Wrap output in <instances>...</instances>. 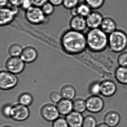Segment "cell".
I'll use <instances>...</instances> for the list:
<instances>
[{
	"label": "cell",
	"instance_id": "603a6c76",
	"mask_svg": "<svg viewBox=\"0 0 127 127\" xmlns=\"http://www.w3.org/2000/svg\"><path fill=\"white\" fill-rule=\"evenodd\" d=\"M33 101V98L32 94L28 93H24L18 98L19 104L28 107L30 106Z\"/></svg>",
	"mask_w": 127,
	"mask_h": 127
},
{
	"label": "cell",
	"instance_id": "6da1fadb",
	"mask_svg": "<svg viewBox=\"0 0 127 127\" xmlns=\"http://www.w3.org/2000/svg\"><path fill=\"white\" fill-rule=\"evenodd\" d=\"M61 43L64 51L69 55H78L87 48L86 35L72 30L64 33Z\"/></svg>",
	"mask_w": 127,
	"mask_h": 127
},
{
	"label": "cell",
	"instance_id": "cb8c5ba5",
	"mask_svg": "<svg viewBox=\"0 0 127 127\" xmlns=\"http://www.w3.org/2000/svg\"><path fill=\"white\" fill-rule=\"evenodd\" d=\"M78 15L86 18L93 11L90 6L85 2L79 3L77 6Z\"/></svg>",
	"mask_w": 127,
	"mask_h": 127
},
{
	"label": "cell",
	"instance_id": "ffe728a7",
	"mask_svg": "<svg viewBox=\"0 0 127 127\" xmlns=\"http://www.w3.org/2000/svg\"><path fill=\"white\" fill-rule=\"evenodd\" d=\"M60 94L63 98L72 100L75 96L76 92L73 87L67 85L62 88Z\"/></svg>",
	"mask_w": 127,
	"mask_h": 127
},
{
	"label": "cell",
	"instance_id": "8fae6325",
	"mask_svg": "<svg viewBox=\"0 0 127 127\" xmlns=\"http://www.w3.org/2000/svg\"><path fill=\"white\" fill-rule=\"evenodd\" d=\"M104 17L102 14L96 11H93L86 18L87 27L89 29L100 28Z\"/></svg>",
	"mask_w": 127,
	"mask_h": 127
},
{
	"label": "cell",
	"instance_id": "7402d4cb",
	"mask_svg": "<svg viewBox=\"0 0 127 127\" xmlns=\"http://www.w3.org/2000/svg\"><path fill=\"white\" fill-rule=\"evenodd\" d=\"M23 49L21 46L17 43H13L9 47L8 52L11 57H20Z\"/></svg>",
	"mask_w": 127,
	"mask_h": 127
},
{
	"label": "cell",
	"instance_id": "74e56055",
	"mask_svg": "<svg viewBox=\"0 0 127 127\" xmlns=\"http://www.w3.org/2000/svg\"><path fill=\"white\" fill-rule=\"evenodd\" d=\"M8 2H9V0H0V8L5 7L8 5Z\"/></svg>",
	"mask_w": 127,
	"mask_h": 127
},
{
	"label": "cell",
	"instance_id": "7c38bea8",
	"mask_svg": "<svg viewBox=\"0 0 127 127\" xmlns=\"http://www.w3.org/2000/svg\"><path fill=\"white\" fill-rule=\"evenodd\" d=\"M117 90L115 82L111 80L107 79L101 82V94L106 97L113 95Z\"/></svg>",
	"mask_w": 127,
	"mask_h": 127
},
{
	"label": "cell",
	"instance_id": "1f68e13d",
	"mask_svg": "<svg viewBox=\"0 0 127 127\" xmlns=\"http://www.w3.org/2000/svg\"><path fill=\"white\" fill-rule=\"evenodd\" d=\"M13 105L10 104H7L3 107L2 112L3 115L6 118H11Z\"/></svg>",
	"mask_w": 127,
	"mask_h": 127
},
{
	"label": "cell",
	"instance_id": "3957f363",
	"mask_svg": "<svg viewBox=\"0 0 127 127\" xmlns=\"http://www.w3.org/2000/svg\"><path fill=\"white\" fill-rule=\"evenodd\" d=\"M108 47L112 52L120 53L127 48V34L121 30L108 35Z\"/></svg>",
	"mask_w": 127,
	"mask_h": 127
},
{
	"label": "cell",
	"instance_id": "d6a6232c",
	"mask_svg": "<svg viewBox=\"0 0 127 127\" xmlns=\"http://www.w3.org/2000/svg\"><path fill=\"white\" fill-rule=\"evenodd\" d=\"M50 98L52 102L58 103L61 100L62 97L61 94L57 92H53L50 94Z\"/></svg>",
	"mask_w": 127,
	"mask_h": 127
},
{
	"label": "cell",
	"instance_id": "4fadbf2b",
	"mask_svg": "<svg viewBox=\"0 0 127 127\" xmlns=\"http://www.w3.org/2000/svg\"><path fill=\"white\" fill-rule=\"evenodd\" d=\"M84 118L82 114L74 111L66 117L69 127H82Z\"/></svg>",
	"mask_w": 127,
	"mask_h": 127
},
{
	"label": "cell",
	"instance_id": "ba28073f",
	"mask_svg": "<svg viewBox=\"0 0 127 127\" xmlns=\"http://www.w3.org/2000/svg\"><path fill=\"white\" fill-rule=\"evenodd\" d=\"M87 110L93 113H97L102 110L104 106L103 99L99 96L91 95L86 100Z\"/></svg>",
	"mask_w": 127,
	"mask_h": 127
},
{
	"label": "cell",
	"instance_id": "52a82bcc",
	"mask_svg": "<svg viewBox=\"0 0 127 127\" xmlns=\"http://www.w3.org/2000/svg\"><path fill=\"white\" fill-rule=\"evenodd\" d=\"M25 64L20 57H11L6 61L5 66L7 71L17 75L24 71Z\"/></svg>",
	"mask_w": 127,
	"mask_h": 127
},
{
	"label": "cell",
	"instance_id": "83f0119b",
	"mask_svg": "<svg viewBox=\"0 0 127 127\" xmlns=\"http://www.w3.org/2000/svg\"><path fill=\"white\" fill-rule=\"evenodd\" d=\"M117 62L119 66L127 67V52L125 51L120 53Z\"/></svg>",
	"mask_w": 127,
	"mask_h": 127
},
{
	"label": "cell",
	"instance_id": "44dd1931",
	"mask_svg": "<svg viewBox=\"0 0 127 127\" xmlns=\"http://www.w3.org/2000/svg\"><path fill=\"white\" fill-rule=\"evenodd\" d=\"M73 102L74 111L82 113L87 110L86 101L82 99L77 98Z\"/></svg>",
	"mask_w": 127,
	"mask_h": 127
},
{
	"label": "cell",
	"instance_id": "836d02e7",
	"mask_svg": "<svg viewBox=\"0 0 127 127\" xmlns=\"http://www.w3.org/2000/svg\"><path fill=\"white\" fill-rule=\"evenodd\" d=\"M33 6L41 8L44 4L49 2V0H31Z\"/></svg>",
	"mask_w": 127,
	"mask_h": 127
},
{
	"label": "cell",
	"instance_id": "e0dca14e",
	"mask_svg": "<svg viewBox=\"0 0 127 127\" xmlns=\"http://www.w3.org/2000/svg\"><path fill=\"white\" fill-rule=\"evenodd\" d=\"M100 28L108 35L117 29V26L113 19L107 17L104 18Z\"/></svg>",
	"mask_w": 127,
	"mask_h": 127
},
{
	"label": "cell",
	"instance_id": "f546056e",
	"mask_svg": "<svg viewBox=\"0 0 127 127\" xmlns=\"http://www.w3.org/2000/svg\"><path fill=\"white\" fill-rule=\"evenodd\" d=\"M79 4V0H64L63 5L65 8L70 9L77 7Z\"/></svg>",
	"mask_w": 127,
	"mask_h": 127
},
{
	"label": "cell",
	"instance_id": "f1b7e54d",
	"mask_svg": "<svg viewBox=\"0 0 127 127\" xmlns=\"http://www.w3.org/2000/svg\"><path fill=\"white\" fill-rule=\"evenodd\" d=\"M41 8L46 16L52 14L55 11V6L49 2L43 5Z\"/></svg>",
	"mask_w": 127,
	"mask_h": 127
},
{
	"label": "cell",
	"instance_id": "30bf717a",
	"mask_svg": "<svg viewBox=\"0 0 127 127\" xmlns=\"http://www.w3.org/2000/svg\"><path fill=\"white\" fill-rule=\"evenodd\" d=\"M30 114L28 107L18 104L13 106L11 118L18 122H22L27 119Z\"/></svg>",
	"mask_w": 127,
	"mask_h": 127
},
{
	"label": "cell",
	"instance_id": "8992f818",
	"mask_svg": "<svg viewBox=\"0 0 127 127\" xmlns=\"http://www.w3.org/2000/svg\"><path fill=\"white\" fill-rule=\"evenodd\" d=\"M18 7L12 6L11 8H0V25L1 26H7L13 22L18 14Z\"/></svg>",
	"mask_w": 127,
	"mask_h": 127
},
{
	"label": "cell",
	"instance_id": "277c9868",
	"mask_svg": "<svg viewBox=\"0 0 127 127\" xmlns=\"http://www.w3.org/2000/svg\"><path fill=\"white\" fill-rule=\"evenodd\" d=\"M26 11V19L31 24L40 25L45 22L46 16L44 14L41 8L32 6Z\"/></svg>",
	"mask_w": 127,
	"mask_h": 127
},
{
	"label": "cell",
	"instance_id": "2e32d148",
	"mask_svg": "<svg viewBox=\"0 0 127 127\" xmlns=\"http://www.w3.org/2000/svg\"><path fill=\"white\" fill-rule=\"evenodd\" d=\"M57 104L56 107L59 112L60 114L63 116H66L73 110V102L72 100L62 99Z\"/></svg>",
	"mask_w": 127,
	"mask_h": 127
},
{
	"label": "cell",
	"instance_id": "7a4b0ae2",
	"mask_svg": "<svg viewBox=\"0 0 127 127\" xmlns=\"http://www.w3.org/2000/svg\"><path fill=\"white\" fill-rule=\"evenodd\" d=\"M86 37L87 48L93 52H101L108 47V35L100 28L90 29Z\"/></svg>",
	"mask_w": 127,
	"mask_h": 127
},
{
	"label": "cell",
	"instance_id": "e575fe53",
	"mask_svg": "<svg viewBox=\"0 0 127 127\" xmlns=\"http://www.w3.org/2000/svg\"><path fill=\"white\" fill-rule=\"evenodd\" d=\"M32 6L33 5L31 0H24L21 7L24 10L26 11Z\"/></svg>",
	"mask_w": 127,
	"mask_h": 127
},
{
	"label": "cell",
	"instance_id": "d4e9b609",
	"mask_svg": "<svg viewBox=\"0 0 127 127\" xmlns=\"http://www.w3.org/2000/svg\"><path fill=\"white\" fill-rule=\"evenodd\" d=\"M105 1V0H85V2L93 11H96L103 6Z\"/></svg>",
	"mask_w": 127,
	"mask_h": 127
},
{
	"label": "cell",
	"instance_id": "d590c367",
	"mask_svg": "<svg viewBox=\"0 0 127 127\" xmlns=\"http://www.w3.org/2000/svg\"><path fill=\"white\" fill-rule=\"evenodd\" d=\"M24 0H9V3L12 6L15 7H21Z\"/></svg>",
	"mask_w": 127,
	"mask_h": 127
},
{
	"label": "cell",
	"instance_id": "f35d334b",
	"mask_svg": "<svg viewBox=\"0 0 127 127\" xmlns=\"http://www.w3.org/2000/svg\"><path fill=\"white\" fill-rule=\"evenodd\" d=\"M70 13L71 15L72 16V17H75V16L78 15L77 7L70 9Z\"/></svg>",
	"mask_w": 127,
	"mask_h": 127
},
{
	"label": "cell",
	"instance_id": "9a60e30c",
	"mask_svg": "<svg viewBox=\"0 0 127 127\" xmlns=\"http://www.w3.org/2000/svg\"><path fill=\"white\" fill-rule=\"evenodd\" d=\"M38 57L36 49L31 46H27L23 49L20 58L26 64H30L34 62Z\"/></svg>",
	"mask_w": 127,
	"mask_h": 127
},
{
	"label": "cell",
	"instance_id": "ac0fdd59",
	"mask_svg": "<svg viewBox=\"0 0 127 127\" xmlns=\"http://www.w3.org/2000/svg\"><path fill=\"white\" fill-rule=\"evenodd\" d=\"M120 121L119 114L115 111L107 113L104 118V123L110 127H115L118 125Z\"/></svg>",
	"mask_w": 127,
	"mask_h": 127
},
{
	"label": "cell",
	"instance_id": "484cf974",
	"mask_svg": "<svg viewBox=\"0 0 127 127\" xmlns=\"http://www.w3.org/2000/svg\"><path fill=\"white\" fill-rule=\"evenodd\" d=\"M97 126L96 120L93 116L88 115L84 118L82 127H96Z\"/></svg>",
	"mask_w": 127,
	"mask_h": 127
},
{
	"label": "cell",
	"instance_id": "8d00e7d4",
	"mask_svg": "<svg viewBox=\"0 0 127 127\" xmlns=\"http://www.w3.org/2000/svg\"><path fill=\"white\" fill-rule=\"evenodd\" d=\"M64 0H49V2L55 6H58L63 4Z\"/></svg>",
	"mask_w": 127,
	"mask_h": 127
},
{
	"label": "cell",
	"instance_id": "9c48e42d",
	"mask_svg": "<svg viewBox=\"0 0 127 127\" xmlns=\"http://www.w3.org/2000/svg\"><path fill=\"white\" fill-rule=\"evenodd\" d=\"M41 116L46 121L53 122L59 117L60 113L56 106L52 104H46L40 110Z\"/></svg>",
	"mask_w": 127,
	"mask_h": 127
},
{
	"label": "cell",
	"instance_id": "5b68a950",
	"mask_svg": "<svg viewBox=\"0 0 127 127\" xmlns=\"http://www.w3.org/2000/svg\"><path fill=\"white\" fill-rule=\"evenodd\" d=\"M16 75L8 71L0 72V88L2 90H8L14 88L18 83Z\"/></svg>",
	"mask_w": 127,
	"mask_h": 127
},
{
	"label": "cell",
	"instance_id": "60d3db41",
	"mask_svg": "<svg viewBox=\"0 0 127 127\" xmlns=\"http://www.w3.org/2000/svg\"><path fill=\"white\" fill-rule=\"evenodd\" d=\"M3 127H11V126H3Z\"/></svg>",
	"mask_w": 127,
	"mask_h": 127
},
{
	"label": "cell",
	"instance_id": "d6986e66",
	"mask_svg": "<svg viewBox=\"0 0 127 127\" xmlns=\"http://www.w3.org/2000/svg\"><path fill=\"white\" fill-rule=\"evenodd\" d=\"M115 77L119 83L127 84V67L119 66L115 70Z\"/></svg>",
	"mask_w": 127,
	"mask_h": 127
},
{
	"label": "cell",
	"instance_id": "5bb4252c",
	"mask_svg": "<svg viewBox=\"0 0 127 127\" xmlns=\"http://www.w3.org/2000/svg\"><path fill=\"white\" fill-rule=\"evenodd\" d=\"M71 30L82 32L87 27L86 18L80 15L73 17L70 22Z\"/></svg>",
	"mask_w": 127,
	"mask_h": 127
},
{
	"label": "cell",
	"instance_id": "4dcf8cb0",
	"mask_svg": "<svg viewBox=\"0 0 127 127\" xmlns=\"http://www.w3.org/2000/svg\"><path fill=\"white\" fill-rule=\"evenodd\" d=\"M52 127H69L66 119L59 117L53 122Z\"/></svg>",
	"mask_w": 127,
	"mask_h": 127
},
{
	"label": "cell",
	"instance_id": "ab89813d",
	"mask_svg": "<svg viewBox=\"0 0 127 127\" xmlns=\"http://www.w3.org/2000/svg\"><path fill=\"white\" fill-rule=\"evenodd\" d=\"M96 127H110V126H108L107 125H106L105 123H101V124H99L97 125Z\"/></svg>",
	"mask_w": 127,
	"mask_h": 127
},
{
	"label": "cell",
	"instance_id": "4316f807",
	"mask_svg": "<svg viewBox=\"0 0 127 127\" xmlns=\"http://www.w3.org/2000/svg\"><path fill=\"white\" fill-rule=\"evenodd\" d=\"M89 92L91 95L98 96L101 94V82H95L91 85Z\"/></svg>",
	"mask_w": 127,
	"mask_h": 127
}]
</instances>
